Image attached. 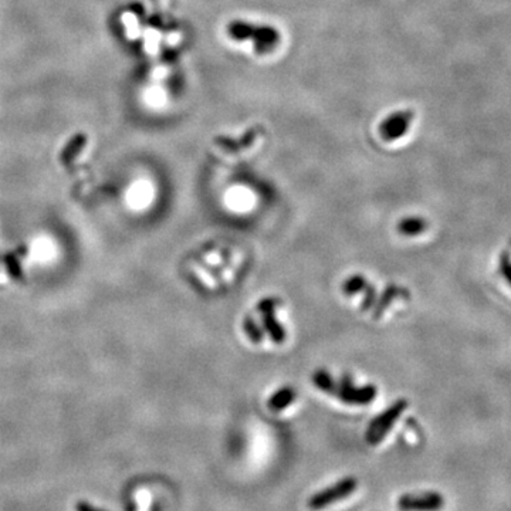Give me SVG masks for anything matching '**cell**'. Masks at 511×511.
Segmentation results:
<instances>
[{
  "mask_svg": "<svg viewBox=\"0 0 511 511\" xmlns=\"http://www.w3.org/2000/svg\"><path fill=\"white\" fill-rule=\"evenodd\" d=\"M408 408V400L407 399H399L395 403L384 411L381 415L376 416L368 426L365 439L371 446L380 445L385 436L389 434V430L395 425V422L400 418V415L405 412Z\"/></svg>",
  "mask_w": 511,
  "mask_h": 511,
  "instance_id": "6da1fadb",
  "label": "cell"
},
{
  "mask_svg": "<svg viewBox=\"0 0 511 511\" xmlns=\"http://www.w3.org/2000/svg\"><path fill=\"white\" fill-rule=\"evenodd\" d=\"M357 487L358 480L353 476H348L311 496V499L308 500V507L314 511L327 508L328 505H333L355 493Z\"/></svg>",
  "mask_w": 511,
  "mask_h": 511,
  "instance_id": "7a4b0ae2",
  "label": "cell"
},
{
  "mask_svg": "<svg viewBox=\"0 0 511 511\" xmlns=\"http://www.w3.org/2000/svg\"><path fill=\"white\" fill-rule=\"evenodd\" d=\"M376 393H378V389L375 385L358 387L348 375H342L338 381H335L331 395L337 396V399L348 403V405H368L376 398Z\"/></svg>",
  "mask_w": 511,
  "mask_h": 511,
  "instance_id": "3957f363",
  "label": "cell"
},
{
  "mask_svg": "<svg viewBox=\"0 0 511 511\" xmlns=\"http://www.w3.org/2000/svg\"><path fill=\"white\" fill-rule=\"evenodd\" d=\"M445 497L438 492L408 493L398 499L400 511H440L445 507Z\"/></svg>",
  "mask_w": 511,
  "mask_h": 511,
  "instance_id": "277c9868",
  "label": "cell"
},
{
  "mask_svg": "<svg viewBox=\"0 0 511 511\" xmlns=\"http://www.w3.org/2000/svg\"><path fill=\"white\" fill-rule=\"evenodd\" d=\"M279 306V300L273 297H266L257 304V311L261 315V327L264 333L270 335L273 342L283 344L286 341V330L281 327L280 322L276 319V308Z\"/></svg>",
  "mask_w": 511,
  "mask_h": 511,
  "instance_id": "5b68a950",
  "label": "cell"
},
{
  "mask_svg": "<svg viewBox=\"0 0 511 511\" xmlns=\"http://www.w3.org/2000/svg\"><path fill=\"white\" fill-rule=\"evenodd\" d=\"M230 36H233L237 40H253L261 51L264 48H272L277 40V35L275 30L267 29V28H253V26H248L243 23H237L230 28Z\"/></svg>",
  "mask_w": 511,
  "mask_h": 511,
  "instance_id": "8992f818",
  "label": "cell"
},
{
  "mask_svg": "<svg viewBox=\"0 0 511 511\" xmlns=\"http://www.w3.org/2000/svg\"><path fill=\"white\" fill-rule=\"evenodd\" d=\"M408 122H411V117L407 115V114H400V115H393L391 118H388L382 128H381V132H382V137L388 141H393V140H398L400 138L403 133H405L409 128Z\"/></svg>",
  "mask_w": 511,
  "mask_h": 511,
  "instance_id": "52a82bcc",
  "label": "cell"
},
{
  "mask_svg": "<svg viewBox=\"0 0 511 511\" xmlns=\"http://www.w3.org/2000/svg\"><path fill=\"white\" fill-rule=\"evenodd\" d=\"M400 292H405V290L398 287V286H393V284H389L384 292L381 295H378V301H376V306L373 307V319H380L382 317V314L385 313V310L388 308V306L396 299L399 297Z\"/></svg>",
  "mask_w": 511,
  "mask_h": 511,
  "instance_id": "ba28073f",
  "label": "cell"
},
{
  "mask_svg": "<svg viewBox=\"0 0 511 511\" xmlns=\"http://www.w3.org/2000/svg\"><path fill=\"white\" fill-rule=\"evenodd\" d=\"M295 395L297 393H295L294 388L284 387L279 389L275 395H272L270 399H268V408H270L273 412H281L295 400Z\"/></svg>",
  "mask_w": 511,
  "mask_h": 511,
  "instance_id": "9c48e42d",
  "label": "cell"
},
{
  "mask_svg": "<svg viewBox=\"0 0 511 511\" xmlns=\"http://www.w3.org/2000/svg\"><path fill=\"white\" fill-rule=\"evenodd\" d=\"M87 144V137L84 136V133H77V136L66 145V148L63 149L62 155H60V159H62V164L63 165H70L74 158L83 151V148L86 147Z\"/></svg>",
  "mask_w": 511,
  "mask_h": 511,
  "instance_id": "30bf717a",
  "label": "cell"
},
{
  "mask_svg": "<svg viewBox=\"0 0 511 511\" xmlns=\"http://www.w3.org/2000/svg\"><path fill=\"white\" fill-rule=\"evenodd\" d=\"M313 382L319 391L326 392L327 395H331L333 389H334L335 380L333 378V375L330 372H327L324 369H318L313 373Z\"/></svg>",
  "mask_w": 511,
  "mask_h": 511,
  "instance_id": "8fae6325",
  "label": "cell"
},
{
  "mask_svg": "<svg viewBox=\"0 0 511 511\" xmlns=\"http://www.w3.org/2000/svg\"><path fill=\"white\" fill-rule=\"evenodd\" d=\"M398 229L405 236H416L426 230V222L420 218H407L399 223Z\"/></svg>",
  "mask_w": 511,
  "mask_h": 511,
  "instance_id": "7c38bea8",
  "label": "cell"
},
{
  "mask_svg": "<svg viewBox=\"0 0 511 511\" xmlns=\"http://www.w3.org/2000/svg\"><path fill=\"white\" fill-rule=\"evenodd\" d=\"M243 328H245V333L246 335L249 337V340L253 342V344H261L263 340H264V330L261 326H259L257 322L250 317L248 315L243 321Z\"/></svg>",
  "mask_w": 511,
  "mask_h": 511,
  "instance_id": "4fadbf2b",
  "label": "cell"
},
{
  "mask_svg": "<svg viewBox=\"0 0 511 511\" xmlns=\"http://www.w3.org/2000/svg\"><path fill=\"white\" fill-rule=\"evenodd\" d=\"M369 281L365 279V277H362V276H360V275H355V276H353V277H349L345 283H344V286H342V291L346 294V295H355V294H358V292H362L364 290H365V287H366V284H368Z\"/></svg>",
  "mask_w": 511,
  "mask_h": 511,
  "instance_id": "5bb4252c",
  "label": "cell"
},
{
  "mask_svg": "<svg viewBox=\"0 0 511 511\" xmlns=\"http://www.w3.org/2000/svg\"><path fill=\"white\" fill-rule=\"evenodd\" d=\"M364 292V301H362V311H371L373 310V307L376 306V301H378V292H376V288L372 284H366Z\"/></svg>",
  "mask_w": 511,
  "mask_h": 511,
  "instance_id": "9a60e30c",
  "label": "cell"
},
{
  "mask_svg": "<svg viewBox=\"0 0 511 511\" xmlns=\"http://www.w3.org/2000/svg\"><path fill=\"white\" fill-rule=\"evenodd\" d=\"M3 260H5V264L8 267V272L9 275L15 279V280H20L23 277V272H21V267H20V263L17 261L16 256L13 253H8L3 256Z\"/></svg>",
  "mask_w": 511,
  "mask_h": 511,
  "instance_id": "2e32d148",
  "label": "cell"
},
{
  "mask_svg": "<svg viewBox=\"0 0 511 511\" xmlns=\"http://www.w3.org/2000/svg\"><path fill=\"white\" fill-rule=\"evenodd\" d=\"M75 511H105V510H101V508H97L94 505H91L89 501L86 500H80L77 504H75Z\"/></svg>",
  "mask_w": 511,
  "mask_h": 511,
  "instance_id": "e0dca14e",
  "label": "cell"
}]
</instances>
